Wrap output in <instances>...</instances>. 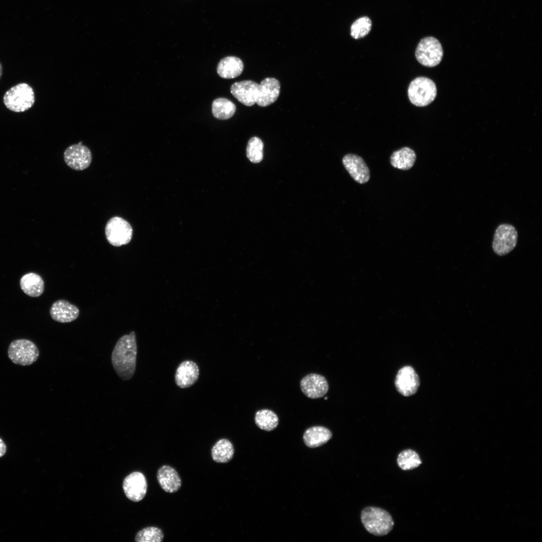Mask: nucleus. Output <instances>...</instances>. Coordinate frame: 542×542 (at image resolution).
Here are the masks:
<instances>
[{
  "instance_id": "obj_25",
  "label": "nucleus",
  "mask_w": 542,
  "mask_h": 542,
  "mask_svg": "<svg viewBox=\"0 0 542 542\" xmlns=\"http://www.w3.org/2000/svg\"><path fill=\"white\" fill-rule=\"evenodd\" d=\"M254 421L256 426L260 429L265 431H271L278 426L279 418L273 411L268 409H262L256 412Z\"/></svg>"
},
{
  "instance_id": "obj_14",
  "label": "nucleus",
  "mask_w": 542,
  "mask_h": 542,
  "mask_svg": "<svg viewBox=\"0 0 542 542\" xmlns=\"http://www.w3.org/2000/svg\"><path fill=\"white\" fill-rule=\"evenodd\" d=\"M259 84L252 80L234 83L230 87L232 95L245 106H250L256 102Z\"/></svg>"
},
{
  "instance_id": "obj_19",
  "label": "nucleus",
  "mask_w": 542,
  "mask_h": 542,
  "mask_svg": "<svg viewBox=\"0 0 542 542\" xmlns=\"http://www.w3.org/2000/svg\"><path fill=\"white\" fill-rule=\"evenodd\" d=\"M242 61L235 56H227L221 59L218 64V74L225 79H231L240 75L243 70Z\"/></svg>"
},
{
  "instance_id": "obj_29",
  "label": "nucleus",
  "mask_w": 542,
  "mask_h": 542,
  "mask_svg": "<svg viewBox=\"0 0 542 542\" xmlns=\"http://www.w3.org/2000/svg\"><path fill=\"white\" fill-rule=\"evenodd\" d=\"M371 26V21L368 17L366 16L361 17L352 24L350 35L355 39L362 38L369 33Z\"/></svg>"
},
{
  "instance_id": "obj_7",
  "label": "nucleus",
  "mask_w": 542,
  "mask_h": 542,
  "mask_svg": "<svg viewBox=\"0 0 542 542\" xmlns=\"http://www.w3.org/2000/svg\"><path fill=\"white\" fill-rule=\"evenodd\" d=\"M133 229L128 222L123 218L114 216L107 222L105 234L107 240L116 247L126 245L130 242L132 237Z\"/></svg>"
},
{
  "instance_id": "obj_4",
  "label": "nucleus",
  "mask_w": 542,
  "mask_h": 542,
  "mask_svg": "<svg viewBox=\"0 0 542 542\" xmlns=\"http://www.w3.org/2000/svg\"><path fill=\"white\" fill-rule=\"evenodd\" d=\"M408 96L414 105L425 106L435 99L437 87L431 79L425 77H419L414 79L408 88Z\"/></svg>"
},
{
  "instance_id": "obj_15",
  "label": "nucleus",
  "mask_w": 542,
  "mask_h": 542,
  "mask_svg": "<svg viewBox=\"0 0 542 542\" xmlns=\"http://www.w3.org/2000/svg\"><path fill=\"white\" fill-rule=\"evenodd\" d=\"M199 369L195 362L192 360H185L177 367L175 376L177 385L181 388H186L193 385L198 380Z\"/></svg>"
},
{
  "instance_id": "obj_20",
  "label": "nucleus",
  "mask_w": 542,
  "mask_h": 542,
  "mask_svg": "<svg viewBox=\"0 0 542 542\" xmlns=\"http://www.w3.org/2000/svg\"><path fill=\"white\" fill-rule=\"evenodd\" d=\"M332 434L327 428L322 426H314L308 428L303 435L305 445L311 448L320 447L331 439Z\"/></svg>"
},
{
  "instance_id": "obj_27",
  "label": "nucleus",
  "mask_w": 542,
  "mask_h": 542,
  "mask_svg": "<svg viewBox=\"0 0 542 542\" xmlns=\"http://www.w3.org/2000/svg\"><path fill=\"white\" fill-rule=\"evenodd\" d=\"M164 538L162 530L155 526L144 528L139 531L135 536L137 542H161Z\"/></svg>"
},
{
  "instance_id": "obj_3",
  "label": "nucleus",
  "mask_w": 542,
  "mask_h": 542,
  "mask_svg": "<svg viewBox=\"0 0 542 542\" xmlns=\"http://www.w3.org/2000/svg\"><path fill=\"white\" fill-rule=\"evenodd\" d=\"M3 101L10 110L22 112L30 108L35 102L33 88L28 84L21 83L11 87L5 94Z\"/></svg>"
},
{
  "instance_id": "obj_32",
  "label": "nucleus",
  "mask_w": 542,
  "mask_h": 542,
  "mask_svg": "<svg viewBox=\"0 0 542 542\" xmlns=\"http://www.w3.org/2000/svg\"><path fill=\"white\" fill-rule=\"evenodd\" d=\"M327 399V397L325 398V399Z\"/></svg>"
},
{
  "instance_id": "obj_16",
  "label": "nucleus",
  "mask_w": 542,
  "mask_h": 542,
  "mask_svg": "<svg viewBox=\"0 0 542 542\" xmlns=\"http://www.w3.org/2000/svg\"><path fill=\"white\" fill-rule=\"evenodd\" d=\"M280 82L274 78H266L259 84L258 96L256 103L261 107H265L275 102L280 93Z\"/></svg>"
},
{
  "instance_id": "obj_23",
  "label": "nucleus",
  "mask_w": 542,
  "mask_h": 542,
  "mask_svg": "<svg viewBox=\"0 0 542 542\" xmlns=\"http://www.w3.org/2000/svg\"><path fill=\"white\" fill-rule=\"evenodd\" d=\"M234 453L233 446L227 439L219 440L211 449L212 459L219 463H225L230 461L233 457Z\"/></svg>"
},
{
  "instance_id": "obj_17",
  "label": "nucleus",
  "mask_w": 542,
  "mask_h": 542,
  "mask_svg": "<svg viewBox=\"0 0 542 542\" xmlns=\"http://www.w3.org/2000/svg\"><path fill=\"white\" fill-rule=\"evenodd\" d=\"M52 318L56 322L66 323L77 319L79 315L77 307L65 300L55 301L50 310Z\"/></svg>"
},
{
  "instance_id": "obj_6",
  "label": "nucleus",
  "mask_w": 542,
  "mask_h": 542,
  "mask_svg": "<svg viewBox=\"0 0 542 542\" xmlns=\"http://www.w3.org/2000/svg\"><path fill=\"white\" fill-rule=\"evenodd\" d=\"M418 61L422 65L433 67L441 61L443 50L440 42L433 37L423 38L418 44L415 52Z\"/></svg>"
},
{
  "instance_id": "obj_8",
  "label": "nucleus",
  "mask_w": 542,
  "mask_h": 542,
  "mask_svg": "<svg viewBox=\"0 0 542 542\" xmlns=\"http://www.w3.org/2000/svg\"><path fill=\"white\" fill-rule=\"evenodd\" d=\"M518 234L515 227L509 224H501L496 228L492 242L494 252L499 256L505 255L516 246Z\"/></svg>"
},
{
  "instance_id": "obj_22",
  "label": "nucleus",
  "mask_w": 542,
  "mask_h": 542,
  "mask_svg": "<svg viewBox=\"0 0 542 542\" xmlns=\"http://www.w3.org/2000/svg\"><path fill=\"white\" fill-rule=\"evenodd\" d=\"M416 160L415 152L408 147H403L393 152L390 157V163L392 167L404 171L412 168Z\"/></svg>"
},
{
  "instance_id": "obj_31",
  "label": "nucleus",
  "mask_w": 542,
  "mask_h": 542,
  "mask_svg": "<svg viewBox=\"0 0 542 542\" xmlns=\"http://www.w3.org/2000/svg\"><path fill=\"white\" fill-rule=\"evenodd\" d=\"M2 72H3V66H2V65L1 63L0 62V79H1V76L2 75Z\"/></svg>"
},
{
  "instance_id": "obj_11",
  "label": "nucleus",
  "mask_w": 542,
  "mask_h": 542,
  "mask_svg": "<svg viewBox=\"0 0 542 542\" xmlns=\"http://www.w3.org/2000/svg\"><path fill=\"white\" fill-rule=\"evenodd\" d=\"M126 496L130 500L138 502L142 500L147 491V483L144 475L134 472L127 476L122 484Z\"/></svg>"
},
{
  "instance_id": "obj_26",
  "label": "nucleus",
  "mask_w": 542,
  "mask_h": 542,
  "mask_svg": "<svg viewBox=\"0 0 542 542\" xmlns=\"http://www.w3.org/2000/svg\"><path fill=\"white\" fill-rule=\"evenodd\" d=\"M422 462L419 455L412 449L401 451L397 458V464L402 470H410L419 467Z\"/></svg>"
},
{
  "instance_id": "obj_2",
  "label": "nucleus",
  "mask_w": 542,
  "mask_h": 542,
  "mask_svg": "<svg viewBox=\"0 0 542 542\" xmlns=\"http://www.w3.org/2000/svg\"><path fill=\"white\" fill-rule=\"evenodd\" d=\"M361 520L366 530L376 536H383L393 528L394 521L391 515L383 509L369 506L361 513Z\"/></svg>"
},
{
  "instance_id": "obj_5",
  "label": "nucleus",
  "mask_w": 542,
  "mask_h": 542,
  "mask_svg": "<svg viewBox=\"0 0 542 542\" xmlns=\"http://www.w3.org/2000/svg\"><path fill=\"white\" fill-rule=\"evenodd\" d=\"M8 355L14 363L27 366L36 361L39 356V351L32 341L27 339H17L10 343Z\"/></svg>"
},
{
  "instance_id": "obj_10",
  "label": "nucleus",
  "mask_w": 542,
  "mask_h": 542,
  "mask_svg": "<svg viewBox=\"0 0 542 542\" xmlns=\"http://www.w3.org/2000/svg\"><path fill=\"white\" fill-rule=\"evenodd\" d=\"M420 383L418 375L410 366H403L399 370L394 382L397 391L405 396L414 394L418 389Z\"/></svg>"
},
{
  "instance_id": "obj_13",
  "label": "nucleus",
  "mask_w": 542,
  "mask_h": 542,
  "mask_svg": "<svg viewBox=\"0 0 542 542\" xmlns=\"http://www.w3.org/2000/svg\"><path fill=\"white\" fill-rule=\"evenodd\" d=\"M342 163L351 177L356 182L364 184L370 179V171L364 160L360 156L352 154L344 156Z\"/></svg>"
},
{
  "instance_id": "obj_24",
  "label": "nucleus",
  "mask_w": 542,
  "mask_h": 542,
  "mask_svg": "<svg viewBox=\"0 0 542 542\" xmlns=\"http://www.w3.org/2000/svg\"><path fill=\"white\" fill-rule=\"evenodd\" d=\"M235 111V104L228 99L218 98L212 102V114L218 119H228L233 115Z\"/></svg>"
},
{
  "instance_id": "obj_1",
  "label": "nucleus",
  "mask_w": 542,
  "mask_h": 542,
  "mask_svg": "<svg viewBox=\"0 0 542 542\" xmlns=\"http://www.w3.org/2000/svg\"><path fill=\"white\" fill-rule=\"evenodd\" d=\"M137 344L134 331L121 336L117 341L111 354L112 366L123 380H129L136 368Z\"/></svg>"
},
{
  "instance_id": "obj_12",
  "label": "nucleus",
  "mask_w": 542,
  "mask_h": 542,
  "mask_svg": "<svg viewBox=\"0 0 542 542\" xmlns=\"http://www.w3.org/2000/svg\"><path fill=\"white\" fill-rule=\"evenodd\" d=\"M300 387L308 397L316 399L324 396L328 392L329 385L323 376L311 373L304 376L300 382Z\"/></svg>"
},
{
  "instance_id": "obj_9",
  "label": "nucleus",
  "mask_w": 542,
  "mask_h": 542,
  "mask_svg": "<svg viewBox=\"0 0 542 542\" xmlns=\"http://www.w3.org/2000/svg\"><path fill=\"white\" fill-rule=\"evenodd\" d=\"M64 160L70 168L76 171L87 169L92 161L90 150L81 143L68 147L64 153Z\"/></svg>"
},
{
  "instance_id": "obj_18",
  "label": "nucleus",
  "mask_w": 542,
  "mask_h": 542,
  "mask_svg": "<svg viewBox=\"0 0 542 542\" xmlns=\"http://www.w3.org/2000/svg\"><path fill=\"white\" fill-rule=\"evenodd\" d=\"M157 478L161 488L168 493H174L181 486V479L176 470L169 465H163L157 472Z\"/></svg>"
},
{
  "instance_id": "obj_21",
  "label": "nucleus",
  "mask_w": 542,
  "mask_h": 542,
  "mask_svg": "<svg viewBox=\"0 0 542 542\" xmlns=\"http://www.w3.org/2000/svg\"><path fill=\"white\" fill-rule=\"evenodd\" d=\"M22 290L31 297L40 296L44 291V282L42 278L35 273L24 275L20 281Z\"/></svg>"
},
{
  "instance_id": "obj_30",
  "label": "nucleus",
  "mask_w": 542,
  "mask_h": 542,
  "mask_svg": "<svg viewBox=\"0 0 542 542\" xmlns=\"http://www.w3.org/2000/svg\"><path fill=\"white\" fill-rule=\"evenodd\" d=\"M7 447L3 440L0 438V457H3L6 453Z\"/></svg>"
},
{
  "instance_id": "obj_28",
  "label": "nucleus",
  "mask_w": 542,
  "mask_h": 542,
  "mask_svg": "<svg viewBox=\"0 0 542 542\" xmlns=\"http://www.w3.org/2000/svg\"><path fill=\"white\" fill-rule=\"evenodd\" d=\"M263 144L256 137L251 138L246 147V155L250 162L253 163L260 162L263 158Z\"/></svg>"
}]
</instances>
